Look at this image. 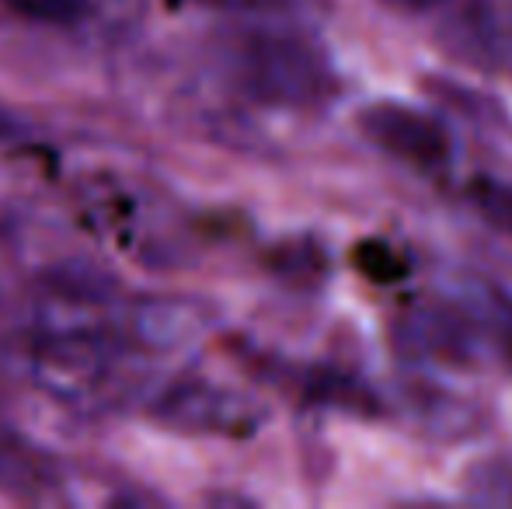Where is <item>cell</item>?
<instances>
[{
  "label": "cell",
  "instance_id": "1",
  "mask_svg": "<svg viewBox=\"0 0 512 509\" xmlns=\"http://www.w3.org/2000/svg\"><path fill=\"white\" fill-rule=\"evenodd\" d=\"M488 339H512V304L492 286H481L478 300H418L394 321V346L408 360L467 367Z\"/></svg>",
  "mask_w": 512,
  "mask_h": 509
},
{
  "label": "cell",
  "instance_id": "2",
  "mask_svg": "<svg viewBox=\"0 0 512 509\" xmlns=\"http://www.w3.org/2000/svg\"><path fill=\"white\" fill-rule=\"evenodd\" d=\"M237 77L255 102L307 109L338 91L328 56L304 35L255 32L237 49Z\"/></svg>",
  "mask_w": 512,
  "mask_h": 509
},
{
  "label": "cell",
  "instance_id": "3",
  "mask_svg": "<svg viewBox=\"0 0 512 509\" xmlns=\"http://www.w3.org/2000/svg\"><path fill=\"white\" fill-rule=\"evenodd\" d=\"M359 129L377 150L418 171H439L453 157V136L443 119L405 102H370L359 112Z\"/></svg>",
  "mask_w": 512,
  "mask_h": 509
},
{
  "label": "cell",
  "instance_id": "4",
  "mask_svg": "<svg viewBox=\"0 0 512 509\" xmlns=\"http://www.w3.org/2000/svg\"><path fill=\"white\" fill-rule=\"evenodd\" d=\"M446 46L467 63L502 70L512 63V0H464L446 25Z\"/></svg>",
  "mask_w": 512,
  "mask_h": 509
},
{
  "label": "cell",
  "instance_id": "5",
  "mask_svg": "<svg viewBox=\"0 0 512 509\" xmlns=\"http://www.w3.org/2000/svg\"><path fill=\"white\" fill-rule=\"evenodd\" d=\"M35 374L42 387H49L60 398H70L98 384V377L105 374V353L88 335H63L39 349Z\"/></svg>",
  "mask_w": 512,
  "mask_h": 509
},
{
  "label": "cell",
  "instance_id": "6",
  "mask_svg": "<svg viewBox=\"0 0 512 509\" xmlns=\"http://www.w3.org/2000/svg\"><path fill=\"white\" fill-rule=\"evenodd\" d=\"M168 415L185 426L230 429V433L255 426V412L241 398L227 391H213V387H185V391L168 394Z\"/></svg>",
  "mask_w": 512,
  "mask_h": 509
},
{
  "label": "cell",
  "instance_id": "7",
  "mask_svg": "<svg viewBox=\"0 0 512 509\" xmlns=\"http://www.w3.org/2000/svg\"><path fill=\"white\" fill-rule=\"evenodd\" d=\"M467 499L481 506H512V461L509 457H481L460 475Z\"/></svg>",
  "mask_w": 512,
  "mask_h": 509
},
{
  "label": "cell",
  "instance_id": "8",
  "mask_svg": "<svg viewBox=\"0 0 512 509\" xmlns=\"http://www.w3.org/2000/svg\"><path fill=\"white\" fill-rule=\"evenodd\" d=\"M352 262L356 269L363 272L370 283H380V286H391V283H401L408 276V258L401 252H394L387 241L380 238H370V241H359L356 252H352Z\"/></svg>",
  "mask_w": 512,
  "mask_h": 509
},
{
  "label": "cell",
  "instance_id": "9",
  "mask_svg": "<svg viewBox=\"0 0 512 509\" xmlns=\"http://www.w3.org/2000/svg\"><path fill=\"white\" fill-rule=\"evenodd\" d=\"M467 192H471V203L481 210V217L512 238V185L492 182V178H478V182H471Z\"/></svg>",
  "mask_w": 512,
  "mask_h": 509
},
{
  "label": "cell",
  "instance_id": "10",
  "mask_svg": "<svg viewBox=\"0 0 512 509\" xmlns=\"http://www.w3.org/2000/svg\"><path fill=\"white\" fill-rule=\"evenodd\" d=\"M18 14L32 21H74L81 14V0H7Z\"/></svg>",
  "mask_w": 512,
  "mask_h": 509
},
{
  "label": "cell",
  "instance_id": "11",
  "mask_svg": "<svg viewBox=\"0 0 512 509\" xmlns=\"http://www.w3.org/2000/svg\"><path fill=\"white\" fill-rule=\"evenodd\" d=\"M220 7H255V11H279V7H297L304 0H209Z\"/></svg>",
  "mask_w": 512,
  "mask_h": 509
},
{
  "label": "cell",
  "instance_id": "12",
  "mask_svg": "<svg viewBox=\"0 0 512 509\" xmlns=\"http://www.w3.org/2000/svg\"><path fill=\"white\" fill-rule=\"evenodd\" d=\"M387 7H398V11H411V14H422V11H432L439 7L443 0H384Z\"/></svg>",
  "mask_w": 512,
  "mask_h": 509
}]
</instances>
